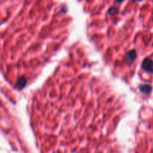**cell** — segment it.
<instances>
[{
    "label": "cell",
    "mask_w": 153,
    "mask_h": 153,
    "mask_svg": "<svg viewBox=\"0 0 153 153\" xmlns=\"http://www.w3.org/2000/svg\"><path fill=\"white\" fill-rule=\"evenodd\" d=\"M142 67L146 71L153 74V60L149 59V58L145 59L142 63Z\"/></svg>",
    "instance_id": "obj_1"
},
{
    "label": "cell",
    "mask_w": 153,
    "mask_h": 153,
    "mask_svg": "<svg viewBox=\"0 0 153 153\" xmlns=\"http://www.w3.org/2000/svg\"><path fill=\"white\" fill-rule=\"evenodd\" d=\"M136 57H137V53L134 50L131 51L130 52H128V55L126 56V63L127 64H130L133 62V61L135 60Z\"/></svg>",
    "instance_id": "obj_2"
},
{
    "label": "cell",
    "mask_w": 153,
    "mask_h": 153,
    "mask_svg": "<svg viewBox=\"0 0 153 153\" xmlns=\"http://www.w3.org/2000/svg\"><path fill=\"white\" fill-rule=\"evenodd\" d=\"M152 90V87L149 85H143L140 86V91H141L143 94H150Z\"/></svg>",
    "instance_id": "obj_3"
},
{
    "label": "cell",
    "mask_w": 153,
    "mask_h": 153,
    "mask_svg": "<svg viewBox=\"0 0 153 153\" xmlns=\"http://www.w3.org/2000/svg\"><path fill=\"white\" fill-rule=\"evenodd\" d=\"M123 1H124V0H117V2H122Z\"/></svg>",
    "instance_id": "obj_4"
},
{
    "label": "cell",
    "mask_w": 153,
    "mask_h": 153,
    "mask_svg": "<svg viewBox=\"0 0 153 153\" xmlns=\"http://www.w3.org/2000/svg\"><path fill=\"white\" fill-rule=\"evenodd\" d=\"M134 1H141L142 0H134Z\"/></svg>",
    "instance_id": "obj_5"
}]
</instances>
